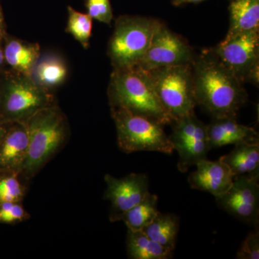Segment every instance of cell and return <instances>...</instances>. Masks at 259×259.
Returning a JSON list of instances; mask_svg holds the SVG:
<instances>
[{"mask_svg": "<svg viewBox=\"0 0 259 259\" xmlns=\"http://www.w3.org/2000/svg\"><path fill=\"white\" fill-rule=\"evenodd\" d=\"M117 130V144L126 153L155 151L171 154L173 146L158 121L136 115L119 107H111Z\"/></svg>", "mask_w": 259, "mask_h": 259, "instance_id": "8992f818", "label": "cell"}, {"mask_svg": "<svg viewBox=\"0 0 259 259\" xmlns=\"http://www.w3.org/2000/svg\"><path fill=\"white\" fill-rule=\"evenodd\" d=\"M194 56L193 49L188 42L161 22L138 66L149 71L167 66L192 64Z\"/></svg>", "mask_w": 259, "mask_h": 259, "instance_id": "30bf717a", "label": "cell"}, {"mask_svg": "<svg viewBox=\"0 0 259 259\" xmlns=\"http://www.w3.org/2000/svg\"><path fill=\"white\" fill-rule=\"evenodd\" d=\"M158 100L174 121L194 112L192 64L178 65L147 71Z\"/></svg>", "mask_w": 259, "mask_h": 259, "instance_id": "52a82bcc", "label": "cell"}, {"mask_svg": "<svg viewBox=\"0 0 259 259\" xmlns=\"http://www.w3.org/2000/svg\"><path fill=\"white\" fill-rule=\"evenodd\" d=\"M194 96L212 118H237L248 95L241 82L211 49L195 56L192 63Z\"/></svg>", "mask_w": 259, "mask_h": 259, "instance_id": "6da1fadb", "label": "cell"}, {"mask_svg": "<svg viewBox=\"0 0 259 259\" xmlns=\"http://www.w3.org/2000/svg\"><path fill=\"white\" fill-rule=\"evenodd\" d=\"M235 177H244L258 182L259 143L235 145L234 149L220 158Z\"/></svg>", "mask_w": 259, "mask_h": 259, "instance_id": "e0dca14e", "label": "cell"}, {"mask_svg": "<svg viewBox=\"0 0 259 259\" xmlns=\"http://www.w3.org/2000/svg\"><path fill=\"white\" fill-rule=\"evenodd\" d=\"M9 123L10 122H3V120H0V145H1L3 139H4Z\"/></svg>", "mask_w": 259, "mask_h": 259, "instance_id": "4dcf8cb0", "label": "cell"}, {"mask_svg": "<svg viewBox=\"0 0 259 259\" xmlns=\"http://www.w3.org/2000/svg\"><path fill=\"white\" fill-rule=\"evenodd\" d=\"M28 144L25 122H10L0 145V175H20L28 155Z\"/></svg>", "mask_w": 259, "mask_h": 259, "instance_id": "4fadbf2b", "label": "cell"}, {"mask_svg": "<svg viewBox=\"0 0 259 259\" xmlns=\"http://www.w3.org/2000/svg\"><path fill=\"white\" fill-rule=\"evenodd\" d=\"M105 180L107 185L105 199L111 202L112 222L120 221L126 212L141 202L150 192L148 178L144 174L133 173L121 179L106 175Z\"/></svg>", "mask_w": 259, "mask_h": 259, "instance_id": "7c38bea8", "label": "cell"}, {"mask_svg": "<svg viewBox=\"0 0 259 259\" xmlns=\"http://www.w3.org/2000/svg\"><path fill=\"white\" fill-rule=\"evenodd\" d=\"M204 1H207V0H171V3L174 6L179 7L186 4H198V3Z\"/></svg>", "mask_w": 259, "mask_h": 259, "instance_id": "f546056e", "label": "cell"}, {"mask_svg": "<svg viewBox=\"0 0 259 259\" xmlns=\"http://www.w3.org/2000/svg\"><path fill=\"white\" fill-rule=\"evenodd\" d=\"M161 21L139 15H121L107 47V55L113 69L138 66L149 47Z\"/></svg>", "mask_w": 259, "mask_h": 259, "instance_id": "5b68a950", "label": "cell"}, {"mask_svg": "<svg viewBox=\"0 0 259 259\" xmlns=\"http://www.w3.org/2000/svg\"><path fill=\"white\" fill-rule=\"evenodd\" d=\"M230 26L226 37L259 30V0H230Z\"/></svg>", "mask_w": 259, "mask_h": 259, "instance_id": "ac0fdd59", "label": "cell"}, {"mask_svg": "<svg viewBox=\"0 0 259 259\" xmlns=\"http://www.w3.org/2000/svg\"><path fill=\"white\" fill-rule=\"evenodd\" d=\"M5 62L8 69L31 77L32 70L40 56L38 44L7 35L3 39Z\"/></svg>", "mask_w": 259, "mask_h": 259, "instance_id": "2e32d148", "label": "cell"}, {"mask_svg": "<svg viewBox=\"0 0 259 259\" xmlns=\"http://www.w3.org/2000/svg\"><path fill=\"white\" fill-rule=\"evenodd\" d=\"M157 205V196L149 192L141 202L126 212L121 221L125 223L128 229L143 230L152 222L159 212Z\"/></svg>", "mask_w": 259, "mask_h": 259, "instance_id": "7402d4cb", "label": "cell"}, {"mask_svg": "<svg viewBox=\"0 0 259 259\" xmlns=\"http://www.w3.org/2000/svg\"><path fill=\"white\" fill-rule=\"evenodd\" d=\"M25 123L28 130V151L20 175L30 179L64 145L67 122L61 109L54 105L35 112Z\"/></svg>", "mask_w": 259, "mask_h": 259, "instance_id": "3957f363", "label": "cell"}, {"mask_svg": "<svg viewBox=\"0 0 259 259\" xmlns=\"http://www.w3.org/2000/svg\"><path fill=\"white\" fill-rule=\"evenodd\" d=\"M180 220L176 214L158 212L152 222L145 227L143 231L153 241L167 249L174 251L176 247Z\"/></svg>", "mask_w": 259, "mask_h": 259, "instance_id": "44dd1931", "label": "cell"}, {"mask_svg": "<svg viewBox=\"0 0 259 259\" xmlns=\"http://www.w3.org/2000/svg\"><path fill=\"white\" fill-rule=\"evenodd\" d=\"M127 250L133 259H169L173 255V251L153 241L142 230L127 228Z\"/></svg>", "mask_w": 259, "mask_h": 259, "instance_id": "ffe728a7", "label": "cell"}, {"mask_svg": "<svg viewBox=\"0 0 259 259\" xmlns=\"http://www.w3.org/2000/svg\"><path fill=\"white\" fill-rule=\"evenodd\" d=\"M172 134L168 136L174 150L178 152V168L187 171L201 160L207 158L209 150L207 125L197 118L194 112L174 121Z\"/></svg>", "mask_w": 259, "mask_h": 259, "instance_id": "9c48e42d", "label": "cell"}, {"mask_svg": "<svg viewBox=\"0 0 259 259\" xmlns=\"http://www.w3.org/2000/svg\"><path fill=\"white\" fill-rule=\"evenodd\" d=\"M66 62L57 54L40 55L32 70L31 78L42 88L51 90L62 84L67 78Z\"/></svg>", "mask_w": 259, "mask_h": 259, "instance_id": "d6986e66", "label": "cell"}, {"mask_svg": "<svg viewBox=\"0 0 259 259\" xmlns=\"http://www.w3.org/2000/svg\"><path fill=\"white\" fill-rule=\"evenodd\" d=\"M23 187L18 176L0 175V202H19L23 197Z\"/></svg>", "mask_w": 259, "mask_h": 259, "instance_id": "cb8c5ba5", "label": "cell"}, {"mask_svg": "<svg viewBox=\"0 0 259 259\" xmlns=\"http://www.w3.org/2000/svg\"><path fill=\"white\" fill-rule=\"evenodd\" d=\"M8 35L6 29V24L5 22L4 14H3V8L0 5V39H4Z\"/></svg>", "mask_w": 259, "mask_h": 259, "instance_id": "83f0119b", "label": "cell"}, {"mask_svg": "<svg viewBox=\"0 0 259 259\" xmlns=\"http://www.w3.org/2000/svg\"><path fill=\"white\" fill-rule=\"evenodd\" d=\"M8 69L5 62L4 49H3V40L0 39V74Z\"/></svg>", "mask_w": 259, "mask_h": 259, "instance_id": "f1b7e54d", "label": "cell"}, {"mask_svg": "<svg viewBox=\"0 0 259 259\" xmlns=\"http://www.w3.org/2000/svg\"><path fill=\"white\" fill-rule=\"evenodd\" d=\"M88 13L93 20L110 25L113 12L110 0H84Z\"/></svg>", "mask_w": 259, "mask_h": 259, "instance_id": "d4e9b609", "label": "cell"}, {"mask_svg": "<svg viewBox=\"0 0 259 259\" xmlns=\"http://www.w3.org/2000/svg\"><path fill=\"white\" fill-rule=\"evenodd\" d=\"M93 19L88 13H83L68 7V21L66 32L81 44L84 49L90 47L93 32Z\"/></svg>", "mask_w": 259, "mask_h": 259, "instance_id": "603a6c76", "label": "cell"}, {"mask_svg": "<svg viewBox=\"0 0 259 259\" xmlns=\"http://www.w3.org/2000/svg\"><path fill=\"white\" fill-rule=\"evenodd\" d=\"M27 213L18 202H0V223H13L23 221Z\"/></svg>", "mask_w": 259, "mask_h": 259, "instance_id": "484cf974", "label": "cell"}, {"mask_svg": "<svg viewBox=\"0 0 259 259\" xmlns=\"http://www.w3.org/2000/svg\"><path fill=\"white\" fill-rule=\"evenodd\" d=\"M56 105L50 90L31 77L7 69L0 74V120L25 122L35 112Z\"/></svg>", "mask_w": 259, "mask_h": 259, "instance_id": "277c9868", "label": "cell"}, {"mask_svg": "<svg viewBox=\"0 0 259 259\" xmlns=\"http://www.w3.org/2000/svg\"><path fill=\"white\" fill-rule=\"evenodd\" d=\"M107 94L110 107L145 116L163 125L174 122L158 100L148 71L139 66L113 69Z\"/></svg>", "mask_w": 259, "mask_h": 259, "instance_id": "7a4b0ae2", "label": "cell"}, {"mask_svg": "<svg viewBox=\"0 0 259 259\" xmlns=\"http://www.w3.org/2000/svg\"><path fill=\"white\" fill-rule=\"evenodd\" d=\"M196 166V171L188 177L191 188L209 192L217 197L231 187L234 176L229 167L221 160L212 161L205 158L199 161Z\"/></svg>", "mask_w": 259, "mask_h": 259, "instance_id": "5bb4252c", "label": "cell"}, {"mask_svg": "<svg viewBox=\"0 0 259 259\" xmlns=\"http://www.w3.org/2000/svg\"><path fill=\"white\" fill-rule=\"evenodd\" d=\"M236 258L258 259L259 258V233L255 228L251 231L242 243L238 250Z\"/></svg>", "mask_w": 259, "mask_h": 259, "instance_id": "4316f807", "label": "cell"}, {"mask_svg": "<svg viewBox=\"0 0 259 259\" xmlns=\"http://www.w3.org/2000/svg\"><path fill=\"white\" fill-rule=\"evenodd\" d=\"M218 207L233 217L258 228V182L244 177H235L229 190L215 197Z\"/></svg>", "mask_w": 259, "mask_h": 259, "instance_id": "8fae6325", "label": "cell"}, {"mask_svg": "<svg viewBox=\"0 0 259 259\" xmlns=\"http://www.w3.org/2000/svg\"><path fill=\"white\" fill-rule=\"evenodd\" d=\"M211 51L242 83L258 84L259 30L225 37Z\"/></svg>", "mask_w": 259, "mask_h": 259, "instance_id": "ba28073f", "label": "cell"}, {"mask_svg": "<svg viewBox=\"0 0 259 259\" xmlns=\"http://www.w3.org/2000/svg\"><path fill=\"white\" fill-rule=\"evenodd\" d=\"M236 119L212 118V122L207 125L211 148L223 147L226 145L259 143L258 133L253 127L238 123Z\"/></svg>", "mask_w": 259, "mask_h": 259, "instance_id": "9a60e30c", "label": "cell"}]
</instances>
